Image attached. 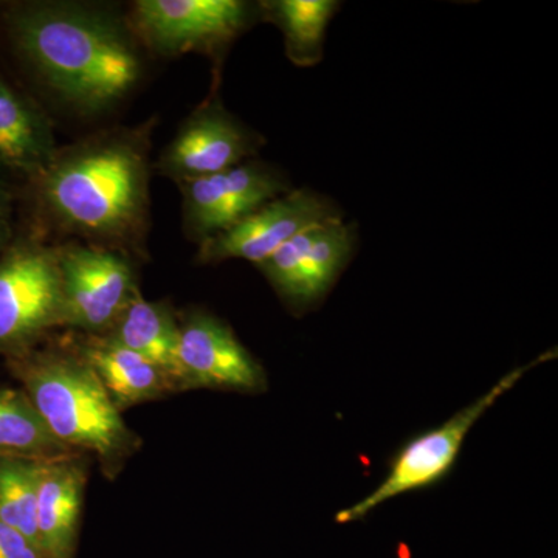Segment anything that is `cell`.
<instances>
[{"label":"cell","mask_w":558,"mask_h":558,"mask_svg":"<svg viewBox=\"0 0 558 558\" xmlns=\"http://www.w3.org/2000/svg\"><path fill=\"white\" fill-rule=\"evenodd\" d=\"M140 46L157 57H207L216 80L230 47L260 21L247 0H137L128 16Z\"/></svg>","instance_id":"5"},{"label":"cell","mask_w":558,"mask_h":558,"mask_svg":"<svg viewBox=\"0 0 558 558\" xmlns=\"http://www.w3.org/2000/svg\"><path fill=\"white\" fill-rule=\"evenodd\" d=\"M178 186L182 193L183 233L197 245L293 190L281 168L258 157Z\"/></svg>","instance_id":"11"},{"label":"cell","mask_w":558,"mask_h":558,"mask_svg":"<svg viewBox=\"0 0 558 558\" xmlns=\"http://www.w3.org/2000/svg\"><path fill=\"white\" fill-rule=\"evenodd\" d=\"M0 558H49L38 543L0 521Z\"/></svg>","instance_id":"20"},{"label":"cell","mask_w":558,"mask_h":558,"mask_svg":"<svg viewBox=\"0 0 558 558\" xmlns=\"http://www.w3.org/2000/svg\"><path fill=\"white\" fill-rule=\"evenodd\" d=\"M359 230L344 218L301 231L258 269L293 315L317 310L354 258Z\"/></svg>","instance_id":"8"},{"label":"cell","mask_w":558,"mask_h":558,"mask_svg":"<svg viewBox=\"0 0 558 558\" xmlns=\"http://www.w3.org/2000/svg\"><path fill=\"white\" fill-rule=\"evenodd\" d=\"M38 476L39 462L0 458V521L36 543Z\"/></svg>","instance_id":"19"},{"label":"cell","mask_w":558,"mask_h":558,"mask_svg":"<svg viewBox=\"0 0 558 558\" xmlns=\"http://www.w3.org/2000/svg\"><path fill=\"white\" fill-rule=\"evenodd\" d=\"M60 339L95 371L120 413L179 395L168 371L108 336L70 332Z\"/></svg>","instance_id":"14"},{"label":"cell","mask_w":558,"mask_h":558,"mask_svg":"<svg viewBox=\"0 0 558 558\" xmlns=\"http://www.w3.org/2000/svg\"><path fill=\"white\" fill-rule=\"evenodd\" d=\"M174 379L179 392L218 389L260 395L269 388L266 369L230 325L201 307L179 312Z\"/></svg>","instance_id":"9"},{"label":"cell","mask_w":558,"mask_h":558,"mask_svg":"<svg viewBox=\"0 0 558 558\" xmlns=\"http://www.w3.org/2000/svg\"><path fill=\"white\" fill-rule=\"evenodd\" d=\"M62 329L57 245L39 234L14 238L0 255V355L16 357Z\"/></svg>","instance_id":"4"},{"label":"cell","mask_w":558,"mask_h":558,"mask_svg":"<svg viewBox=\"0 0 558 558\" xmlns=\"http://www.w3.org/2000/svg\"><path fill=\"white\" fill-rule=\"evenodd\" d=\"M553 357L556 355L548 352V354H543L542 357L534 360L531 365L510 371L508 376L499 379L494 388L488 389L486 395L481 396L468 409H462L439 427L428 429L409 440L405 446L400 447L398 453L389 461L387 476L379 486L374 488L368 497L360 499L351 508L337 513V523L347 524L365 520L369 513H373L389 499L435 486L439 481L446 478L450 470L453 469L454 462L461 453L462 444L465 442L473 425L495 405L499 398H502L510 388L519 384L526 371L542 365L543 362Z\"/></svg>","instance_id":"6"},{"label":"cell","mask_w":558,"mask_h":558,"mask_svg":"<svg viewBox=\"0 0 558 558\" xmlns=\"http://www.w3.org/2000/svg\"><path fill=\"white\" fill-rule=\"evenodd\" d=\"M105 336L161 366L174 379L179 312L171 304L146 300L140 292Z\"/></svg>","instance_id":"16"},{"label":"cell","mask_w":558,"mask_h":558,"mask_svg":"<svg viewBox=\"0 0 558 558\" xmlns=\"http://www.w3.org/2000/svg\"><path fill=\"white\" fill-rule=\"evenodd\" d=\"M40 417L69 449L95 458L106 480L119 478L143 439L124 422L95 371L61 339L5 359Z\"/></svg>","instance_id":"3"},{"label":"cell","mask_w":558,"mask_h":558,"mask_svg":"<svg viewBox=\"0 0 558 558\" xmlns=\"http://www.w3.org/2000/svg\"><path fill=\"white\" fill-rule=\"evenodd\" d=\"M343 218V209L326 194L293 189L250 213L230 229L199 244L202 266L229 259H244L259 266L279 247L317 223Z\"/></svg>","instance_id":"12"},{"label":"cell","mask_w":558,"mask_h":558,"mask_svg":"<svg viewBox=\"0 0 558 558\" xmlns=\"http://www.w3.org/2000/svg\"><path fill=\"white\" fill-rule=\"evenodd\" d=\"M80 453L54 438L22 388L0 387V458L50 461Z\"/></svg>","instance_id":"18"},{"label":"cell","mask_w":558,"mask_h":558,"mask_svg":"<svg viewBox=\"0 0 558 558\" xmlns=\"http://www.w3.org/2000/svg\"><path fill=\"white\" fill-rule=\"evenodd\" d=\"M58 148L49 116L0 75V168L32 182Z\"/></svg>","instance_id":"15"},{"label":"cell","mask_w":558,"mask_h":558,"mask_svg":"<svg viewBox=\"0 0 558 558\" xmlns=\"http://www.w3.org/2000/svg\"><path fill=\"white\" fill-rule=\"evenodd\" d=\"M14 199L9 186L0 180V255L14 240Z\"/></svg>","instance_id":"21"},{"label":"cell","mask_w":558,"mask_h":558,"mask_svg":"<svg viewBox=\"0 0 558 558\" xmlns=\"http://www.w3.org/2000/svg\"><path fill=\"white\" fill-rule=\"evenodd\" d=\"M157 117L137 126L110 128L58 148L28 182L40 234L148 256L150 146Z\"/></svg>","instance_id":"1"},{"label":"cell","mask_w":558,"mask_h":558,"mask_svg":"<svg viewBox=\"0 0 558 558\" xmlns=\"http://www.w3.org/2000/svg\"><path fill=\"white\" fill-rule=\"evenodd\" d=\"M3 17L17 57L75 112H106L143 78L145 50L113 7L35 0L13 3Z\"/></svg>","instance_id":"2"},{"label":"cell","mask_w":558,"mask_h":558,"mask_svg":"<svg viewBox=\"0 0 558 558\" xmlns=\"http://www.w3.org/2000/svg\"><path fill=\"white\" fill-rule=\"evenodd\" d=\"M263 146L266 137L231 113L215 90L183 120L156 168L179 185L255 159Z\"/></svg>","instance_id":"10"},{"label":"cell","mask_w":558,"mask_h":558,"mask_svg":"<svg viewBox=\"0 0 558 558\" xmlns=\"http://www.w3.org/2000/svg\"><path fill=\"white\" fill-rule=\"evenodd\" d=\"M62 329L105 336L140 290L134 259L84 242L57 245Z\"/></svg>","instance_id":"7"},{"label":"cell","mask_w":558,"mask_h":558,"mask_svg":"<svg viewBox=\"0 0 558 558\" xmlns=\"http://www.w3.org/2000/svg\"><path fill=\"white\" fill-rule=\"evenodd\" d=\"M90 459L73 453L39 462L36 531L49 558H75Z\"/></svg>","instance_id":"13"},{"label":"cell","mask_w":558,"mask_h":558,"mask_svg":"<svg viewBox=\"0 0 558 558\" xmlns=\"http://www.w3.org/2000/svg\"><path fill=\"white\" fill-rule=\"evenodd\" d=\"M341 9L337 0H264L260 21L270 22L284 38L286 57L296 68H315L325 57L326 31Z\"/></svg>","instance_id":"17"}]
</instances>
